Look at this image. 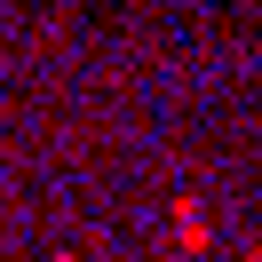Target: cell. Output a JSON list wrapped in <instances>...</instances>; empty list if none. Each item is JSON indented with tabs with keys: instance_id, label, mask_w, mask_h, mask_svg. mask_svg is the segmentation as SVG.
<instances>
[{
	"instance_id": "1",
	"label": "cell",
	"mask_w": 262,
	"mask_h": 262,
	"mask_svg": "<svg viewBox=\"0 0 262 262\" xmlns=\"http://www.w3.org/2000/svg\"><path fill=\"white\" fill-rule=\"evenodd\" d=\"M56 262H80V254H56Z\"/></svg>"
}]
</instances>
